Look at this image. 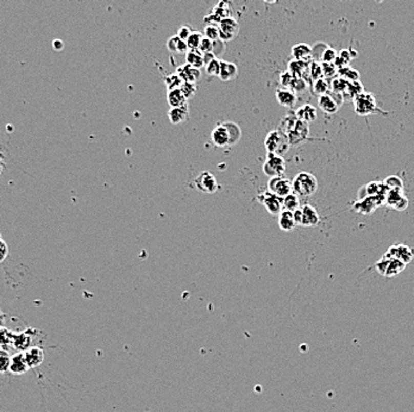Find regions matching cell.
<instances>
[{
  "instance_id": "6da1fadb",
  "label": "cell",
  "mask_w": 414,
  "mask_h": 412,
  "mask_svg": "<svg viewBox=\"0 0 414 412\" xmlns=\"http://www.w3.org/2000/svg\"><path fill=\"white\" fill-rule=\"evenodd\" d=\"M279 129L287 135L291 146H299L308 138L309 128L308 123L298 119L295 113L287 115L280 122Z\"/></svg>"
},
{
  "instance_id": "7a4b0ae2",
  "label": "cell",
  "mask_w": 414,
  "mask_h": 412,
  "mask_svg": "<svg viewBox=\"0 0 414 412\" xmlns=\"http://www.w3.org/2000/svg\"><path fill=\"white\" fill-rule=\"evenodd\" d=\"M319 183L316 176L312 173L308 172H300L294 176L292 180V189H293V193L297 194L299 197L308 198L312 197L314 193L317 192Z\"/></svg>"
},
{
  "instance_id": "3957f363",
  "label": "cell",
  "mask_w": 414,
  "mask_h": 412,
  "mask_svg": "<svg viewBox=\"0 0 414 412\" xmlns=\"http://www.w3.org/2000/svg\"><path fill=\"white\" fill-rule=\"evenodd\" d=\"M264 147L268 154H275V155L283 156L291 148L289 141L286 134H283L280 129L272 130L264 139Z\"/></svg>"
},
{
  "instance_id": "277c9868",
  "label": "cell",
  "mask_w": 414,
  "mask_h": 412,
  "mask_svg": "<svg viewBox=\"0 0 414 412\" xmlns=\"http://www.w3.org/2000/svg\"><path fill=\"white\" fill-rule=\"evenodd\" d=\"M405 268L406 263L394 259V257H390L389 255H387V254H384V255L381 257L379 261H376L375 263L376 272L382 275V277L386 278H391L400 274Z\"/></svg>"
},
{
  "instance_id": "5b68a950",
  "label": "cell",
  "mask_w": 414,
  "mask_h": 412,
  "mask_svg": "<svg viewBox=\"0 0 414 412\" xmlns=\"http://www.w3.org/2000/svg\"><path fill=\"white\" fill-rule=\"evenodd\" d=\"M353 101L355 106V112L358 116H369L372 115V113H380V111H382V110L379 109L374 95L369 93V92L364 91L363 93L357 95Z\"/></svg>"
},
{
  "instance_id": "8992f818",
  "label": "cell",
  "mask_w": 414,
  "mask_h": 412,
  "mask_svg": "<svg viewBox=\"0 0 414 412\" xmlns=\"http://www.w3.org/2000/svg\"><path fill=\"white\" fill-rule=\"evenodd\" d=\"M343 101H344V97L342 94L334 93L331 91L326 94L318 97V106L326 115H334L337 112Z\"/></svg>"
},
{
  "instance_id": "52a82bcc",
  "label": "cell",
  "mask_w": 414,
  "mask_h": 412,
  "mask_svg": "<svg viewBox=\"0 0 414 412\" xmlns=\"http://www.w3.org/2000/svg\"><path fill=\"white\" fill-rule=\"evenodd\" d=\"M286 172V161L283 156L275 155V154H268L267 160L263 164V173L269 178L275 176H282Z\"/></svg>"
},
{
  "instance_id": "ba28073f",
  "label": "cell",
  "mask_w": 414,
  "mask_h": 412,
  "mask_svg": "<svg viewBox=\"0 0 414 412\" xmlns=\"http://www.w3.org/2000/svg\"><path fill=\"white\" fill-rule=\"evenodd\" d=\"M268 191L283 199L284 197H287L288 194L293 192V189H292V181L287 178H284L283 175L271 178L268 181Z\"/></svg>"
},
{
  "instance_id": "9c48e42d",
  "label": "cell",
  "mask_w": 414,
  "mask_h": 412,
  "mask_svg": "<svg viewBox=\"0 0 414 412\" xmlns=\"http://www.w3.org/2000/svg\"><path fill=\"white\" fill-rule=\"evenodd\" d=\"M219 27V39L223 42H229L231 39L237 37L239 32V24L238 22L232 17H226L220 20L218 24Z\"/></svg>"
},
{
  "instance_id": "30bf717a",
  "label": "cell",
  "mask_w": 414,
  "mask_h": 412,
  "mask_svg": "<svg viewBox=\"0 0 414 412\" xmlns=\"http://www.w3.org/2000/svg\"><path fill=\"white\" fill-rule=\"evenodd\" d=\"M256 199L260 201V203L264 206L265 210L271 213V215H280V212L282 211L283 208V199L282 198L275 196L269 192V191H265V192L258 194L256 197Z\"/></svg>"
},
{
  "instance_id": "8fae6325",
  "label": "cell",
  "mask_w": 414,
  "mask_h": 412,
  "mask_svg": "<svg viewBox=\"0 0 414 412\" xmlns=\"http://www.w3.org/2000/svg\"><path fill=\"white\" fill-rule=\"evenodd\" d=\"M195 187L204 193L212 194L217 192L218 182L214 175L210 172H201L194 180Z\"/></svg>"
},
{
  "instance_id": "7c38bea8",
  "label": "cell",
  "mask_w": 414,
  "mask_h": 412,
  "mask_svg": "<svg viewBox=\"0 0 414 412\" xmlns=\"http://www.w3.org/2000/svg\"><path fill=\"white\" fill-rule=\"evenodd\" d=\"M386 254L387 255H389L390 257H394V259L401 261V262H404L406 264L411 262L413 256H414L412 249L409 248L408 245L401 244V243L393 244L391 247H389V249L387 250Z\"/></svg>"
},
{
  "instance_id": "4fadbf2b",
  "label": "cell",
  "mask_w": 414,
  "mask_h": 412,
  "mask_svg": "<svg viewBox=\"0 0 414 412\" xmlns=\"http://www.w3.org/2000/svg\"><path fill=\"white\" fill-rule=\"evenodd\" d=\"M386 204L398 211H404L408 206V199L404 196V192L389 190L386 196Z\"/></svg>"
},
{
  "instance_id": "5bb4252c",
  "label": "cell",
  "mask_w": 414,
  "mask_h": 412,
  "mask_svg": "<svg viewBox=\"0 0 414 412\" xmlns=\"http://www.w3.org/2000/svg\"><path fill=\"white\" fill-rule=\"evenodd\" d=\"M211 139H212L213 145L218 147V148H225V147H230V135H229L227 129L225 125L221 123L217 125L211 132Z\"/></svg>"
},
{
  "instance_id": "9a60e30c",
  "label": "cell",
  "mask_w": 414,
  "mask_h": 412,
  "mask_svg": "<svg viewBox=\"0 0 414 412\" xmlns=\"http://www.w3.org/2000/svg\"><path fill=\"white\" fill-rule=\"evenodd\" d=\"M275 95L277 102H279L281 106H283V108L293 109L295 104H297L298 100L297 93H295L294 91H292L291 88H284V87L277 88Z\"/></svg>"
},
{
  "instance_id": "2e32d148",
  "label": "cell",
  "mask_w": 414,
  "mask_h": 412,
  "mask_svg": "<svg viewBox=\"0 0 414 412\" xmlns=\"http://www.w3.org/2000/svg\"><path fill=\"white\" fill-rule=\"evenodd\" d=\"M320 223L319 213L312 205L301 206V226H317Z\"/></svg>"
},
{
  "instance_id": "e0dca14e",
  "label": "cell",
  "mask_w": 414,
  "mask_h": 412,
  "mask_svg": "<svg viewBox=\"0 0 414 412\" xmlns=\"http://www.w3.org/2000/svg\"><path fill=\"white\" fill-rule=\"evenodd\" d=\"M175 73L180 76L181 80H182L183 83L197 84V81L200 79V76H201L200 69L192 67V66H190L188 64H184L182 66H180V67H177Z\"/></svg>"
},
{
  "instance_id": "ac0fdd59",
  "label": "cell",
  "mask_w": 414,
  "mask_h": 412,
  "mask_svg": "<svg viewBox=\"0 0 414 412\" xmlns=\"http://www.w3.org/2000/svg\"><path fill=\"white\" fill-rule=\"evenodd\" d=\"M29 369L30 368H29L27 359H25L24 352H19L17 353V354L11 356V363L9 369L11 373L16 375H22L27 373Z\"/></svg>"
},
{
  "instance_id": "d6986e66",
  "label": "cell",
  "mask_w": 414,
  "mask_h": 412,
  "mask_svg": "<svg viewBox=\"0 0 414 412\" xmlns=\"http://www.w3.org/2000/svg\"><path fill=\"white\" fill-rule=\"evenodd\" d=\"M238 75V67L235 64L229 61H220V72L219 79L221 81L227 83L232 81L237 78Z\"/></svg>"
},
{
  "instance_id": "ffe728a7",
  "label": "cell",
  "mask_w": 414,
  "mask_h": 412,
  "mask_svg": "<svg viewBox=\"0 0 414 412\" xmlns=\"http://www.w3.org/2000/svg\"><path fill=\"white\" fill-rule=\"evenodd\" d=\"M29 368H36L44 361V353L39 347H30L24 352Z\"/></svg>"
},
{
  "instance_id": "44dd1931",
  "label": "cell",
  "mask_w": 414,
  "mask_h": 412,
  "mask_svg": "<svg viewBox=\"0 0 414 412\" xmlns=\"http://www.w3.org/2000/svg\"><path fill=\"white\" fill-rule=\"evenodd\" d=\"M291 54L293 56V60L299 61H308L312 58V48L306 43H298L292 47Z\"/></svg>"
},
{
  "instance_id": "7402d4cb",
  "label": "cell",
  "mask_w": 414,
  "mask_h": 412,
  "mask_svg": "<svg viewBox=\"0 0 414 412\" xmlns=\"http://www.w3.org/2000/svg\"><path fill=\"white\" fill-rule=\"evenodd\" d=\"M190 116V111H188V105L181 106V108H171L168 111V118L169 122L174 125L181 124L186 122Z\"/></svg>"
},
{
  "instance_id": "603a6c76",
  "label": "cell",
  "mask_w": 414,
  "mask_h": 412,
  "mask_svg": "<svg viewBox=\"0 0 414 412\" xmlns=\"http://www.w3.org/2000/svg\"><path fill=\"white\" fill-rule=\"evenodd\" d=\"M279 226L281 230L283 231H292L297 226V222H295L294 213L289 210H282L279 215Z\"/></svg>"
},
{
  "instance_id": "cb8c5ba5",
  "label": "cell",
  "mask_w": 414,
  "mask_h": 412,
  "mask_svg": "<svg viewBox=\"0 0 414 412\" xmlns=\"http://www.w3.org/2000/svg\"><path fill=\"white\" fill-rule=\"evenodd\" d=\"M294 113H295V116L298 117V119H300V120H302V122H306V123L314 122V120L317 119V116H318L317 109L310 104L302 105L301 108H299Z\"/></svg>"
},
{
  "instance_id": "d4e9b609",
  "label": "cell",
  "mask_w": 414,
  "mask_h": 412,
  "mask_svg": "<svg viewBox=\"0 0 414 412\" xmlns=\"http://www.w3.org/2000/svg\"><path fill=\"white\" fill-rule=\"evenodd\" d=\"M309 62L308 61H299L293 60L288 65V72L295 78H305L306 73H308Z\"/></svg>"
},
{
  "instance_id": "484cf974",
  "label": "cell",
  "mask_w": 414,
  "mask_h": 412,
  "mask_svg": "<svg viewBox=\"0 0 414 412\" xmlns=\"http://www.w3.org/2000/svg\"><path fill=\"white\" fill-rule=\"evenodd\" d=\"M167 101L171 108H181V106L188 105L187 99L184 97L182 91L180 88L173 91H168L167 93Z\"/></svg>"
},
{
  "instance_id": "4316f807",
  "label": "cell",
  "mask_w": 414,
  "mask_h": 412,
  "mask_svg": "<svg viewBox=\"0 0 414 412\" xmlns=\"http://www.w3.org/2000/svg\"><path fill=\"white\" fill-rule=\"evenodd\" d=\"M31 344V337L29 336L28 331L19 334H13V342L12 347L18 349L19 352H25L30 348Z\"/></svg>"
},
{
  "instance_id": "83f0119b",
  "label": "cell",
  "mask_w": 414,
  "mask_h": 412,
  "mask_svg": "<svg viewBox=\"0 0 414 412\" xmlns=\"http://www.w3.org/2000/svg\"><path fill=\"white\" fill-rule=\"evenodd\" d=\"M167 49L171 53H177V54H187L188 53V46L186 41H182L177 36H172L167 42Z\"/></svg>"
},
{
  "instance_id": "f1b7e54d",
  "label": "cell",
  "mask_w": 414,
  "mask_h": 412,
  "mask_svg": "<svg viewBox=\"0 0 414 412\" xmlns=\"http://www.w3.org/2000/svg\"><path fill=\"white\" fill-rule=\"evenodd\" d=\"M186 64L194 68L201 69L202 67H205L204 55L199 50H188V53L186 54Z\"/></svg>"
},
{
  "instance_id": "f546056e",
  "label": "cell",
  "mask_w": 414,
  "mask_h": 412,
  "mask_svg": "<svg viewBox=\"0 0 414 412\" xmlns=\"http://www.w3.org/2000/svg\"><path fill=\"white\" fill-rule=\"evenodd\" d=\"M363 92H364L363 85L361 84L360 80H357V81L349 83V85H347V87H346V91L344 92V94H343V97H344V100L345 99L354 100L357 95L363 93Z\"/></svg>"
},
{
  "instance_id": "4dcf8cb0",
  "label": "cell",
  "mask_w": 414,
  "mask_h": 412,
  "mask_svg": "<svg viewBox=\"0 0 414 412\" xmlns=\"http://www.w3.org/2000/svg\"><path fill=\"white\" fill-rule=\"evenodd\" d=\"M223 124L227 129L229 135H230V147L237 145L239 139L242 138V129L239 128L237 123L234 122H224Z\"/></svg>"
},
{
  "instance_id": "1f68e13d",
  "label": "cell",
  "mask_w": 414,
  "mask_h": 412,
  "mask_svg": "<svg viewBox=\"0 0 414 412\" xmlns=\"http://www.w3.org/2000/svg\"><path fill=\"white\" fill-rule=\"evenodd\" d=\"M338 76H341L342 79L346 80V81L353 83L360 80V73L356 69L351 68L350 66H345V67H342L338 69Z\"/></svg>"
},
{
  "instance_id": "d6a6232c",
  "label": "cell",
  "mask_w": 414,
  "mask_h": 412,
  "mask_svg": "<svg viewBox=\"0 0 414 412\" xmlns=\"http://www.w3.org/2000/svg\"><path fill=\"white\" fill-rule=\"evenodd\" d=\"M283 209L289 210V211H295V210L300 209V197L292 192L288 194L287 197L283 198Z\"/></svg>"
},
{
  "instance_id": "836d02e7",
  "label": "cell",
  "mask_w": 414,
  "mask_h": 412,
  "mask_svg": "<svg viewBox=\"0 0 414 412\" xmlns=\"http://www.w3.org/2000/svg\"><path fill=\"white\" fill-rule=\"evenodd\" d=\"M313 92L318 95V97H319V95H324V94L328 93V92H330V81L325 78L314 80Z\"/></svg>"
},
{
  "instance_id": "e575fe53",
  "label": "cell",
  "mask_w": 414,
  "mask_h": 412,
  "mask_svg": "<svg viewBox=\"0 0 414 412\" xmlns=\"http://www.w3.org/2000/svg\"><path fill=\"white\" fill-rule=\"evenodd\" d=\"M347 85H349V81L342 79L341 76H336V78H334L330 81V91L334 92V93H339L343 95L346 91Z\"/></svg>"
},
{
  "instance_id": "d590c367",
  "label": "cell",
  "mask_w": 414,
  "mask_h": 412,
  "mask_svg": "<svg viewBox=\"0 0 414 412\" xmlns=\"http://www.w3.org/2000/svg\"><path fill=\"white\" fill-rule=\"evenodd\" d=\"M13 334L14 333H12V331L4 328V326L0 328V349H6L7 351V348L12 345Z\"/></svg>"
},
{
  "instance_id": "8d00e7d4",
  "label": "cell",
  "mask_w": 414,
  "mask_h": 412,
  "mask_svg": "<svg viewBox=\"0 0 414 412\" xmlns=\"http://www.w3.org/2000/svg\"><path fill=\"white\" fill-rule=\"evenodd\" d=\"M383 182L386 183L388 190L400 191V192H404V181H402L401 178H399L398 175L388 176V178H386V180H384Z\"/></svg>"
},
{
  "instance_id": "74e56055",
  "label": "cell",
  "mask_w": 414,
  "mask_h": 412,
  "mask_svg": "<svg viewBox=\"0 0 414 412\" xmlns=\"http://www.w3.org/2000/svg\"><path fill=\"white\" fill-rule=\"evenodd\" d=\"M202 37H204V35H202L200 31H192L191 35L188 36V38L186 39L188 49L198 50L199 46H200V43H201Z\"/></svg>"
},
{
  "instance_id": "f35d334b",
  "label": "cell",
  "mask_w": 414,
  "mask_h": 412,
  "mask_svg": "<svg viewBox=\"0 0 414 412\" xmlns=\"http://www.w3.org/2000/svg\"><path fill=\"white\" fill-rule=\"evenodd\" d=\"M205 71H206V74L210 76H219V72H220L219 58L214 57L211 61L207 62V64L205 65Z\"/></svg>"
},
{
  "instance_id": "ab89813d",
  "label": "cell",
  "mask_w": 414,
  "mask_h": 412,
  "mask_svg": "<svg viewBox=\"0 0 414 412\" xmlns=\"http://www.w3.org/2000/svg\"><path fill=\"white\" fill-rule=\"evenodd\" d=\"M164 84H165V87H167L168 91H173V90H177V88H181L183 81L181 80V78L176 74V73H174V74L168 75L167 78L164 79Z\"/></svg>"
},
{
  "instance_id": "60d3db41",
  "label": "cell",
  "mask_w": 414,
  "mask_h": 412,
  "mask_svg": "<svg viewBox=\"0 0 414 412\" xmlns=\"http://www.w3.org/2000/svg\"><path fill=\"white\" fill-rule=\"evenodd\" d=\"M320 64L325 79H334L338 75V68L336 67L335 64H328V62H320Z\"/></svg>"
},
{
  "instance_id": "b9f144b4",
  "label": "cell",
  "mask_w": 414,
  "mask_h": 412,
  "mask_svg": "<svg viewBox=\"0 0 414 412\" xmlns=\"http://www.w3.org/2000/svg\"><path fill=\"white\" fill-rule=\"evenodd\" d=\"M11 355L6 349H0V373H5L10 369Z\"/></svg>"
},
{
  "instance_id": "7bdbcfd3",
  "label": "cell",
  "mask_w": 414,
  "mask_h": 412,
  "mask_svg": "<svg viewBox=\"0 0 414 412\" xmlns=\"http://www.w3.org/2000/svg\"><path fill=\"white\" fill-rule=\"evenodd\" d=\"M338 56V53L336 51L334 48L331 47H325V49L323 53H321L320 56V62H328V64H334L336 57Z\"/></svg>"
},
{
  "instance_id": "ee69618b",
  "label": "cell",
  "mask_w": 414,
  "mask_h": 412,
  "mask_svg": "<svg viewBox=\"0 0 414 412\" xmlns=\"http://www.w3.org/2000/svg\"><path fill=\"white\" fill-rule=\"evenodd\" d=\"M204 36L207 38L212 39L213 42L218 41V39H219V27L216 24L206 25L204 30Z\"/></svg>"
},
{
  "instance_id": "f6af8a7d",
  "label": "cell",
  "mask_w": 414,
  "mask_h": 412,
  "mask_svg": "<svg viewBox=\"0 0 414 412\" xmlns=\"http://www.w3.org/2000/svg\"><path fill=\"white\" fill-rule=\"evenodd\" d=\"M308 74L313 80L324 78L323 69H321V64H319V62H317V61L310 62L309 68H308Z\"/></svg>"
},
{
  "instance_id": "bcb514c9",
  "label": "cell",
  "mask_w": 414,
  "mask_h": 412,
  "mask_svg": "<svg viewBox=\"0 0 414 412\" xmlns=\"http://www.w3.org/2000/svg\"><path fill=\"white\" fill-rule=\"evenodd\" d=\"M181 91H182V93L186 99H191L193 95L195 94V92H197V84L195 83H183L182 86L180 88Z\"/></svg>"
},
{
  "instance_id": "7dc6e473",
  "label": "cell",
  "mask_w": 414,
  "mask_h": 412,
  "mask_svg": "<svg viewBox=\"0 0 414 412\" xmlns=\"http://www.w3.org/2000/svg\"><path fill=\"white\" fill-rule=\"evenodd\" d=\"M213 48H214V42L212 39L207 38V37H202L201 39V43L200 46H199V51H200L201 54H207V53H213Z\"/></svg>"
},
{
  "instance_id": "c3c4849f",
  "label": "cell",
  "mask_w": 414,
  "mask_h": 412,
  "mask_svg": "<svg viewBox=\"0 0 414 412\" xmlns=\"http://www.w3.org/2000/svg\"><path fill=\"white\" fill-rule=\"evenodd\" d=\"M307 86L308 85L306 83L305 78H295L293 84H292L291 90L294 91L295 93H297V92H305L307 90Z\"/></svg>"
},
{
  "instance_id": "681fc988",
  "label": "cell",
  "mask_w": 414,
  "mask_h": 412,
  "mask_svg": "<svg viewBox=\"0 0 414 412\" xmlns=\"http://www.w3.org/2000/svg\"><path fill=\"white\" fill-rule=\"evenodd\" d=\"M295 79V76H293L289 72H284L282 74L280 75V83L282 85V87L284 88H291L292 87V84H293Z\"/></svg>"
},
{
  "instance_id": "f907efd6",
  "label": "cell",
  "mask_w": 414,
  "mask_h": 412,
  "mask_svg": "<svg viewBox=\"0 0 414 412\" xmlns=\"http://www.w3.org/2000/svg\"><path fill=\"white\" fill-rule=\"evenodd\" d=\"M356 56H357V51H354L353 49H343V50H341V53L338 54V57H341L346 65H349V62Z\"/></svg>"
},
{
  "instance_id": "816d5d0a",
  "label": "cell",
  "mask_w": 414,
  "mask_h": 412,
  "mask_svg": "<svg viewBox=\"0 0 414 412\" xmlns=\"http://www.w3.org/2000/svg\"><path fill=\"white\" fill-rule=\"evenodd\" d=\"M191 32H192L191 28L187 27V25H183V27H181V28L179 29V31H177L176 36H177V37H179L180 39H182V41H186V39L188 38V36L191 35Z\"/></svg>"
},
{
  "instance_id": "f5cc1de1",
  "label": "cell",
  "mask_w": 414,
  "mask_h": 412,
  "mask_svg": "<svg viewBox=\"0 0 414 412\" xmlns=\"http://www.w3.org/2000/svg\"><path fill=\"white\" fill-rule=\"evenodd\" d=\"M7 254H9V247H7L6 242L0 240V263H2L3 261H5Z\"/></svg>"
},
{
  "instance_id": "db71d44e",
  "label": "cell",
  "mask_w": 414,
  "mask_h": 412,
  "mask_svg": "<svg viewBox=\"0 0 414 412\" xmlns=\"http://www.w3.org/2000/svg\"><path fill=\"white\" fill-rule=\"evenodd\" d=\"M293 213H294L295 222H297V225H301V208L298 209V210H295Z\"/></svg>"
},
{
  "instance_id": "11a10c76",
  "label": "cell",
  "mask_w": 414,
  "mask_h": 412,
  "mask_svg": "<svg viewBox=\"0 0 414 412\" xmlns=\"http://www.w3.org/2000/svg\"><path fill=\"white\" fill-rule=\"evenodd\" d=\"M53 47H54L56 50L64 49V42L60 41V39H55V41L53 42Z\"/></svg>"
},
{
  "instance_id": "9f6ffc18",
  "label": "cell",
  "mask_w": 414,
  "mask_h": 412,
  "mask_svg": "<svg viewBox=\"0 0 414 412\" xmlns=\"http://www.w3.org/2000/svg\"><path fill=\"white\" fill-rule=\"evenodd\" d=\"M5 314H4L3 311H0V328H2V326H4V324H5Z\"/></svg>"
},
{
  "instance_id": "6f0895ef",
  "label": "cell",
  "mask_w": 414,
  "mask_h": 412,
  "mask_svg": "<svg viewBox=\"0 0 414 412\" xmlns=\"http://www.w3.org/2000/svg\"><path fill=\"white\" fill-rule=\"evenodd\" d=\"M264 2L268 3V4H274L276 2H279V0H264Z\"/></svg>"
},
{
  "instance_id": "680465c9",
  "label": "cell",
  "mask_w": 414,
  "mask_h": 412,
  "mask_svg": "<svg viewBox=\"0 0 414 412\" xmlns=\"http://www.w3.org/2000/svg\"><path fill=\"white\" fill-rule=\"evenodd\" d=\"M3 171V161H2V156H0V173Z\"/></svg>"
},
{
  "instance_id": "91938a15",
  "label": "cell",
  "mask_w": 414,
  "mask_h": 412,
  "mask_svg": "<svg viewBox=\"0 0 414 412\" xmlns=\"http://www.w3.org/2000/svg\"><path fill=\"white\" fill-rule=\"evenodd\" d=\"M0 240H2V234H0Z\"/></svg>"
}]
</instances>
